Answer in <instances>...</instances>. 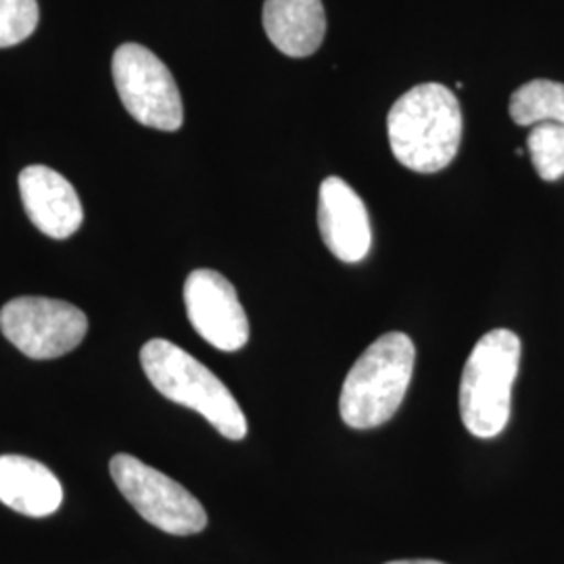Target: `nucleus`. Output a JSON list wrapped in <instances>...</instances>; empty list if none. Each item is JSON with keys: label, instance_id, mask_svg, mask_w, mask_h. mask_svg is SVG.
I'll use <instances>...</instances> for the list:
<instances>
[{"label": "nucleus", "instance_id": "obj_8", "mask_svg": "<svg viewBox=\"0 0 564 564\" xmlns=\"http://www.w3.org/2000/svg\"><path fill=\"white\" fill-rule=\"evenodd\" d=\"M184 305L193 328L216 349L232 354L249 341V321L232 282L216 270H195L184 282Z\"/></svg>", "mask_w": 564, "mask_h": 564}, {"label": "nucleus", "instance_id": "obj_13", "mask_svg": "<svg viewBox=\"0 0 564 564\" xmlns=\"http://www.w3.org/2000/svg\"><path fill=\"white\" fill-rule=\"evenodd\" d=\"M510 118L519 126H564V84L531 80L510 97Z\"/></svg>", "mask_w": 564, "mask_h": 564}, {"label": "nucleus", "instance_id": "obj_3", "mask_svg": "<svg viewBox=\"0 0 564 564\" xmlns=\"http://www.w3.org/2000/svg\"><path fill=\"white\" fill-rule=\"evenodd\" d=\"M147 379L167 398L199 412L220 435L241 442L247 435V419L228 387L197 358L176 343L151 339L141 349Z\"/></svg>", "mask_w": 564, "mask_h": 564}, {"label": "nucleus", "instance_id": "obj_15", "mask_svg": "<svg viewBox=\"0 0 564 564\" xmlns=\"http://www.w3.org/2000/svg\"><path fill=\"white\" fill-rule=\"evenodd\" d=\"M36 0H0V48L30 39L39 25Z\"/></svg>", "mask_w": 564, "mask_h": 564}, {"label": "nucleus", "instance_id": "obj_1", "mask_svg": "<svg viewBox=\"0 0 564 564\" xmlns=\"http://www.w3.org/2000/svg\"><path fill=\"white\" fill-rule=\"evenodd\" d=\"M395 160L419 174L442 172L458 155L463 111L444 84H421L402 95L387 116Z\"/></svg>", "mask_w": 564, "mask_h": 564}, {"label": "nucleus", "instance_id": "obj_16", "mask_svg": "<svg viewBox=\"0 0 564 564\" xmlns=\"http://www.w3.org/2000/svg\"><path fill=\"white\" fill-rule=\"evenodd\" d=\"M387 564H445L440 561H393V563Z\"/></svg>", "mask_w": 564, "mask_h": 564}, {"label": "nucleus", "instance_id": "obj_4", "mask_svg": "<svg viewBox=\"0 0 564 564\" xmlns=\"http://www.w3.org/2000/svg\"><path fill=\"white\" fill-rule=\"evenodd\" d=\"M521 364V339L496 328L473 347L460 381V416L470 435L498 437L510 421L512 384Z\"/></svg>", "mask_w": 564, "mask_h": 564}, {"label": "nucleus", "instance_id": "obj_6", "mask_svg": "<svg viewBox=\"0 0 564 564\" xmlns=\"http://www.w3.org/2000/svg\"><path fill=\"white\" fill-rule=\"evenodd\" d=\"M113 80L126 111L142 126L176 132L184 121L182 97L174 76L155 53L126 42L113 53Z\"/></svg>", "mask_w": 564, "mask_h": 564}, {"label": "nucleus", "instance_id": "obj_10", "mask_svg": "<svg viewBox=\"0 0 564 564\" xmlns=\"http://www.w3.org/2000/svg\"><path fill=\"white\" fill-rule=\"evenodd\" d=\"M28 218L51 239H69L84 223L80 197L72 182L46 165H28L20 174Z\"/></svg>", "mask_w": 564, "mask_h": 564}, {"label": "nucleus", "instance_id": "obj_12", "mask_svg": "<svg viewBox=\"0 0 564 564\" xmlns=\"http://www.w3.org/2000/svg\"><path fill=\"white\" fill-rule=\"evenodd\" d=\"M263 30L286 57H310L326 34L323 0H265Z\"/></svg>", "mask_w": 564, "mask_h": 564}, {"label": "nucleus", "instance_id": "obj_11", "mask_svg": "<svg viewBox=\"0 0 564 564\" xmlns=\"http://www.w3.org/2000/svg\"><path fill=\"white\" fill-rule=\"evenodd\" d=\"M0 502L25 517L44 519L59 510L63 487L48 466L4 454L0 456Z\"/></svg>", "mask_w": 564, "mask_h": 564}, {"label": "nucleus", "instance_id": "obj_5", "mask_svg": "<svg viewBox=\"0 0 564 564\" xmlns=\"http://www.w3.org/2000/svg\"><path fill=\"white\" fill-rule=\"evenodd\" d=\"M109 473L121 496L147 523L170 535H195L207 527V512L202 502L162 470L130 454H116Z\"/></svg>", "mask_w": 564, "mask_h": 564}, {"label": "nucleus", "instance_id": "obj_9", "mask_svg": "<svg viewBox=\"0 0 564 564\" xmlns=\"http://www.w3.org/2000/svg\"><path fill=\"white\" fill-rule=\"evenodd\" d=\"M318 228L328 251L341 262H362L372 247L368 209L360 195L337 176L321 184Z\"/></svg>", "mask_w": 564, "mask_h": 564}, {"label": "nucleus", "instance_id": "obj_7", "mask_svg": "<svg viewBox=\"0 0 564 564\" xmlns=\"http://www.w3.org/2000/svg\"><path fill=\"white\" fill-rule=\"evenodd\" d=\"M0 330L28 358L55 360L84 341L88 318L61 300L18 297L0 310Z\"/></svg>", "mask_w": 564, "mask_h": 564}, {"label": "nucleus", "instance_id": "obj_2", "mask_svg": "<svg viewBox=\"0 0 564 564\" xmlns=\"http://www.w3.org/2000/svg\"><path fill=\"white\" fill-rule=\"evenodd\" d=\"M416 347L403 333L372 343L347 372L339 398L343 423L358 431L389 423L412 381Z\"/></svg>", "mask_w": 564, "mask_h": 564}, {"label": "nucleus", "instance_id": "obj_14", "mask_svg": "<svg viewBox=\"0 0 564 564\" xmlns=\"http://www.w3.org/2000/svg\"><path fill=\"white\" fill-rule=\"evenodd\" d=\"M527 147L538 176L545 182L561 181L564 176V126L540 123L529 132Z\"/></svg>", "mask_w": 564, "mask_h": 564}]
</instances>
